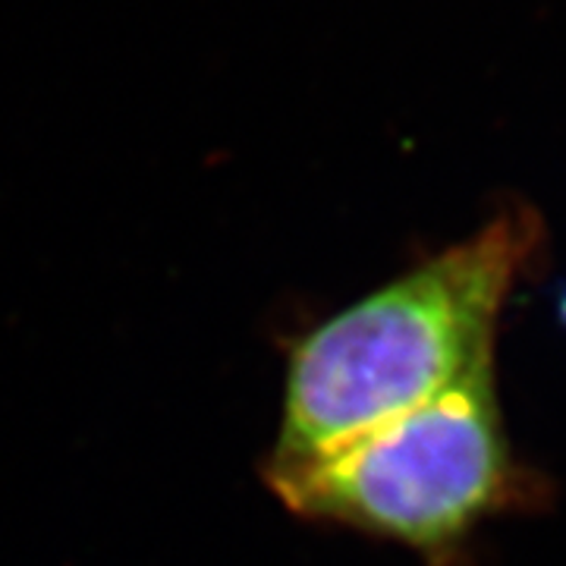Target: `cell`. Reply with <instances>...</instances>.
Returning <instances> with one entry per match:
<instances>
[{"instance_id": "2", "label": "cell", "mask_w": 566, "mask_h": 566, "mask_svg": "<svg viewBox=\"0 0 566 566\" xmlns=\"http://www.w3.org/2000/svg\"><path fill=\"white\" fill-rule=\"evenodd\" d=\"M264 479L303 520L353 526L441 564L516 491L494 365L334 450L264 465Z\"/></svg>"}, {"instance_id": "1", "label": "cell", "mask_w": 566, "mask_h": 566, "mask_svg": "<svg viewBox=\"0 0 566 566\" xmlns=\"http://www.w3.org/2000/svg\"><path fill=\"white\" fill-rule=\"evenodd\" d=\"M538 243L504 214L312 327L290 349L268 465H293L431 403L494 365L506 296Z\"/></svg>"}]
</instances>
